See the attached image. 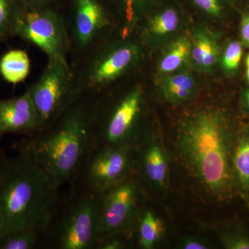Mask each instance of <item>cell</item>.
Masks as SVG:
<instances>
[{
    "label": "cell",
    "mask_w": 249,
    "mask_h": 249,
    "mask_svg": "<svg viewBox=\"0 0 249 249\" xmlns=\"http://www.w3.org/2000/svg\"><path fill=\"white\" fill-rule=\"evenodd\" d=\"M236 136L226 116L204 110L181 124L177 145L183 164L193 178L217 200L235 193L232 155Z\"/></svg>",
    "instance_id": "cell-1"
},
{
    "label": "cell",
    "mask_w": 249,
    "mask_h": 249,
    "mask_svg": "<svg viewBox=\"0 0 249 249\" xmlns=\"http://www.w3.org/2000/svg\"><path fill=\"white\" fill-rule=\"evenodd\" d=\"M60 189L47 174L21 149L0 163V208L5 234L33 229L43 234L56 209Z\"/></svg>",
    "instance_id": "cell-2"
},
{
    "label": "cell",
    "mask_w": 249,
    "mask_h": 249,
    "mask_svg": "<svg viewBox=\"0 0 249 249\" xmlns=\"http://www.w3.org/2000/svg\"><path fill=\"white\" fill-rule=\"evenodd\" d=\"M93 147L90 105L80 99L23 148L60 189L74 180Z\"/></svg>",
    "instance_id": "cell-3"
},
{
    "label": "cell",
    "mask_w": 249,
    "mask_h": 249,
    "mask_svg": "<svg viewBox=\"0 0 249 249\" xmlns=\"http://www.w3.org/2000/svg\"><path fill=\"white\" fill-rule=\"evenodd\" d=\"M59 198L42 235V244L55 249H95L99 240V196L76 185Z\"/></svg>",
    "instance_id": "cell-4"
},
{
    "label": "cell",
    "mask_w": 249,
    "mask_h": 249,
    "mask_svg": "<svg viewBox=\"0 0 249 249\" xmlns=\"http://www.w3.org/2000/svg\"><path fill=\"white\" fill-rule=\"evenodd\" d=\"M140 87L129 90L111 107L90 104V123L93 147L127 145L140 142L138 124L142 107Z\"/></svg>",
    "instance_id": "cell-5"
},
{
    "label": "cell",
    "mask_w": 249,
    "mask_h": 249,
    "mask_svg": "<svg viewBox=\"0 0 249 249\" xmlns=\"http://www.w3.org/2000/svg\"><path fill=\"white\" fill-rule=\"evenodd\" d=\"M27 91L38 116L39 132L58 120L83 95L68 62L55 60H49L39 80Z\"/></svg>",
    "instance_id": "cell-6"
},
{
    "label": "cell",
    "mask_w": 249,
    "mask_h": 249,
    "mask_svg": "<svg viewBox=\"0 0 249 249\" xmlns=\"http://www.w3.org/2000/svg\"><path fill=\"white\" fill-rule=\"evenodd\" d=\"M12 35L38 47L49 60L67 62L70 39L60 15L49 6H16Z\"/></svg>",
    "instance_id": "cell-7"
},
{
    "label": "cell",
    "mask_w": 249,
    "mask_h": 249,
    "mask_svg": "<svg viewBox=\"0 0 249 249\" xmlns=\"http://www.w3.org/2000/svg\"><path fill=\"white\" fill-rule=\"evenodd\" d=\"M134 147L127 145L93 147L70 184L100 196L134 175Z\"/></svg>",
    "instance_id": "cell-8"
},
{
    "label": "cell",
    "mask_w": 249,
    "mask_h": 249,
    "mask_svg": "<svg viewBox=\"0 0 249 249\" xmlns=\"http://www.w3.org/2000/svg\"><path fill=\"white\" fill-rule=\"evenodd\" d=\"M140 58V49L131 42H124L93 53L80 80L82 93L99 91L135 66Z\"/></svg>",
    "instance_id": "cell-9"
},
{
    "label": "cell",
    "mask_w": 249,
    "mask_h": 249,
    "mask_svg": "<svg viewBox=\"0 0 249 249\" xmlns=\"http://www.w3.org/2000/svg\"><path fill=\"white\" fill-rule=\"evenodd\" d=\"M139 191L137 178L132 175L99 196V240L116 232L130 231L138 216Z\"/></svg>",
    "instance_id": "cell-10"
},
{
    "label": "cell",
    "mask_w": 249,
    "mask_h": 249,
    "mask_svg": "<svg viewBox=\"0 0 249 249\" xmlns=\"http://www.w3.org/2000/svg\"><path fill=\"white\" fill-rule=\"evenodd\" d=\"M107 23V16L99 0H73L72 36L79 48L93 46Z\"/></svg>",
    "instance_id": "cell-11"
},
{
    "label": "cell",
    "mask_w": 249,
    "mask_h": 249,
    "mask_svg": "<svg viewBox=\"0 0 249 249\" xmlns=\"http://www.w3.org/2000/svg\"><path fill=\"white\" fill-rule=\"evenodd\" d=\"M39 131L38 116L27 90L18 97L0 100V135L36 134Z\"/></svg>",
    "instance_id": "cell-12"
},
{
    "label": "cell",
    "mask_w": 249,
    "mask_h": 249,
    "mask_svg": "<svg viewBox=\"0 0 249 249\" xmlns=\"http://www.w3.org/2000/svg\"><path fill=\"white\" fill-rule=\"evenodd\" d=\"M141 146L142 148L140 150L134 147L135 167L139 166L142 176L152 184L160 187L164 186L169 170L164 149L155 141L142 144Z\"/></svg>",
    "instance_id": "cell-13"
},
{
    "label": "cell",
    "mask_w": 249,
    "mask_h": 249,
    "mask_svg": "<svg viewBox=\"0 0 249 249\" xmlns=\"http://www.w3.org/2000/svg\"><path fill=\"white\" fill-rule=\"evenodd\" d=\"M235 192L249 203V127L237 133L232 155Z\"/></svg>",
    "instance_id": "cell-14"
},
{
    "label": "cell",
    "mask_w": 249,
    "mask_h": 249,
    "mask_svg": "<svg viewBox=\"0 0 249 249\" xmlns=\"http://www.w3.org/2000/svg\"><path fill=\"white\" fill-rule=\"evenodd\" d=\"M219 47L211 33L198 31L191 42V59L195 66L201 71H211L219 60Z\"/></svg>",
    "instance_id": "cell-15"
},
{
    "label": "cell",
    "mask_w": 249,
    "mask_h": 249,
    "mask_svg": "<svg viewBox=\"0 0 249 249\" xmlns=\"http://www.w3.org/2000/svg\"><path fill=\"white\" fill-rule=\"evenodd\" d=\"M159 85L165 99L173 103L188 101L196 89L194 78L188 72L162 77Z\"/></svg>",
    "instance_id": "cell-16"
},
{
    "label": "cell",
    "mask_w": 249,
    "mask_h": 249,
    "mask_svg": "<svg viewBox=\"0 0 249 249\" xmlns=\"http://www.w3.org/2000/svg\"><path fill=\"white\" fill-rule=\"evenodd\" d=\"M30 71V60L25 51L11 49L0 58V75L11 84H18L27 78Z\"/></svg>",
    "instance_id": "cell-17"
},
{
    "label": "cell",
    "mask_w": 249,
    "mask_h": 249,
    "mask_svg": "<svg viewBox=\"0 0 249 249\" xmlns=\"http://www.w3.org/2000/svg\"><path fill=\"white\" fill-rule=\"evenodd\" d=\"M139 224V244L144 249H151L163 237L164 229L163 224L150 211H142L137 216Z\"/></svg>",
    "instance_id": "cell-18"
},
{
    "label": "cell",
    "mask_w": 249,
    "mask_h": 249,
    "mask_svg": "<svg viewBox=\"0 0 249 249\" xmlns=\"http://www.w3.org/2000/svg\"><path fill=\"white\" fill-rule=\"evenodd\" d=\"M191 41L185 37H180L168 47L160 60L159 70L166 74L177 71L191 58Z\"/></svg>",
    "instance_id": "cell-19"
},
{
    "label": "cell",
    "mask_w": 249,
    "mask_h": 249,
    "mask_svg": "<svg viewBox=\"0 0 249 249\" xmlns=\"http://www.w3.org/2000/svg\"><path fill=\"white\" fill-rule=\"evenodd\" d=\"M42 232L33 229H21L5 234L0 249H34L42 244Z\"/></svg>",
    "instance_id": "cell-20"
},
{
    "label": "cell",
    "mask_w": 249,
    "mask_h": 249,
    "mask_svg": "<svg viewBox=\"0 0 249 249\" xmlns=\"http://www.w3.org/2000/svg\"><path fill=\"white\" fill-rule=\"evenodd\" d=\"M178 25V16L175 10L169 9L152 18L148 30L152 35H168L176 30Z\"/></svg>",
    "instance_id": "cell-21"
},
{
    "label": "cell",
    "mask_w": 249,
    "mask_h": 249,
    "mask_svg": "<svg viewBox=\"0 0 249 249\" xmlns=\"http://www.w3.org/2000/svg\"><path fill=\"white\" fill-rule=\"evenodd\" d=\"M16 6L14 0H0V40L12 35Z\"/></svg>",
    "instance_id": "cell-22"
},
{
    "label": "cell",
    "mask_w": 249,
    "mask_h": 249,
    "mask_svg": "<svg viewBox=\"0 0 249 249\" xmlns=\"http://www.w3.org/2000/svg\"><path fill=\"white\" fill-rule=\"evenodd\" d=\"M242 56V47L237 41L228 45L223 55L222 65L226 71L232 72L238 68Z\"/></svg>",
    "instance_id": "cell-23"
},
{
    "label": "cell",
    "mask_w": 249,
    "mask_h": 249,
    "mask_svg": "<svg viewBox=\"0 0 249 249\" xmlns=\"http://www.w3.org/2000/svg\"><path fill=\"white\" fill-rule=\"evenodd\" d=\"M221 240L227 249H249V235L245 232H223Z\"/></svg>",
    "instance_id": "cell-24"
},
{
    "label": "cell",
    "mask_w": 249,
    "mask_h": 249,
    "mask_svg": "<svg viewBox=\"0 0 249 249\" xmlns=\"http://www.w3.org/2000/svg\"><path fill=\"white\" fill-rule=\"evenodd\" d=\"M193 1L203 11L211 16H219L221 14L219 0H193Z\"/></svg>",
    "instance_id": "cell-25"
},
{
    "label": "cell",
    "mask_w": 249,
    "mask_h": 249,
    "mask_svg": "<svg viewBox=\"0 0 249 249\" xmlns=\"http://www.w3.org/2000/svg\"><path fill=\"white\" fill-rule=\"evenodd\" d=\"M210 245L206 241L199 237H189L181 241L178 248L183 249H207Z\"/></svg>",
    "instance_id": "cell-26"
},
{
    "label": "cell",
    "mask_w": 249,
    "mask_h": 249,
    "mask_svg": "<svg viewBox=\"0 0 249 249\" xmlns=\"http://www.w3.org/2000/svg\"><path fill=\"white\" fill-rule=\"evenodd\" d=\"M52 0H14L16 5L25 7H40L48 6Z\"/></svg>",
    "instance_id": "cell-27"
},
{
    "label": "cell",
    "mask_w": 249,
    "mask_h": 249,
    "mask_svg": "<svg viewBox=\"0 0 249 249\" xmlns=\"http://www.w3.org/2000/svg\"><path fill=\"white\" fill-rule=\"evenodd\" d=\"M241 36L242 40L249 45V16H245L241 24Z\"/></svg>",
    "instance_id": "cell-28"
},
{
    "label": "cell",
    "mask_w": 249,
    "mask_h": 249,
    "mask_svg": "<svg viewBox=\"0 0 249 249\" xmlns=\"http://www.w3.org/2000/svg\"><path fill=\"white\" fill-rule=\"evenodd\" d=\"M141 0H124L126 6H127V18L129 22L133 20L134 19V6Z\"/></svg>",
    "instance_id": "cell-29"
},
{
    "label": "cell",
    "mask_w": 249,
    "mask_h": 249,
    "mask_svg": "<svg viewBox=\"0 0 249 249\" xmlns=\"http://www.w3.org/2000/svg\"><path fill=\"white\" fill-rule=\"evenodd\" d=\"M5 233V224L4 216H3L2 212H1V208H0V242L1 239L4 237Z\"/></svg>",
    "instance_id": "cell-30"
},
{
    "label": "cell",
    "mask_w": 249,
    "mask_h": 249,
    "mask_svg": "<svg viewBox=\"0 0 249 249\" xmlns=\"http://www.w3.org/2000/svg\"><path fill=\"white\" fill-rule=\"evenodd\" d=\"M242 104H243L244 108L249 113V89L247 90L244 93L242 96Z\"/></svg>",
    "instance_id": "cell-31"
},
{
    "label": "cell",
    "mask_w": 249,
    "mask_h": 249,
    "mask_svg": "<svg viewBox=\"0 0 249 249\" xmlns=\"http://www.w3.org/2000/svg\"><path fill=\"white\" fill-rule=\"evenodd\" d=\"M247 77L249 83V67H247Z\"/></svg>",
    "instance_id": "cell-32"
},
{
    "label": "cell",
    "mask_w": 249,
    "mask_h": 249,
    "mask_svg": "<svg viewBox=\"0 0 249 249\" xmlns=\"http://www.w3.org/2000/svg\"><path fill=\"white\" fill-rule=\"evenodd\" d=\"M246 65H247V67H249V54L247 56V60H246Z\"/></svg>",
    "instance_id": "cell-33"
},
{
    "label": "cell",
    "mask_w": 249,
    "mask_h": 249,
    "mask_svg": "<svg viewBox=\"0 0 249 249\" xmlns=\"http://www.w3.org/2000/svg\"><path fill=\"white\" fill-rule=\"evenodd\" d=\"M1 161H0V163H1Z\"/></svg>",
    "instance_id": "cell-34"
}]
</instances>
